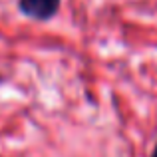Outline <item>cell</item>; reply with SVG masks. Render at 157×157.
Listing matches in <instances>:
<instances>
[{
  "label": "cell",
  "mask_w": 157,
  "mask_h": 157,
  "mask_svg": "<svg viewBox=\"0 0 157 157\" xmlns=\"http://www.w3.org/2000/svg\"><path fill=\"white\" fill-rule=\"evenodd\" d=\"M62 0H18V10L36 22L52 20L60 10Z\"/></svg>",
  "instance_id": "cell-1"
},
{
  "label": "cell",
  "mask_w": 157,
  "mask_h": 157,
  "mask_svg": "<svg viewBox=\"0 0 157 157\" xmlns=\"http://www.w3.org/2000/svg\"><path fill=\"white\" fill-rule=\"evenodd\" d=\"M149 157H157V143H155V147H153V151H151Z\"/></svg>",
  "instance_id": "cell-2"
}]
</instances>
